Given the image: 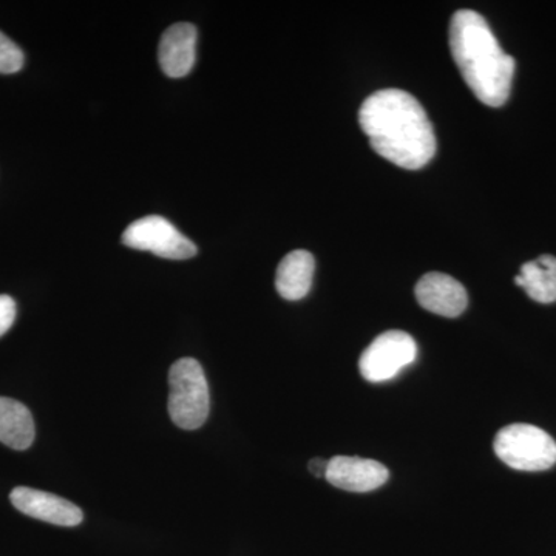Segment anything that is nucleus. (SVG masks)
<instances>
[{"label":"nucleus","instance_id":"obj_4","mask_svg":"<svg viewBox=\"0 0 556 556\" xmlns=\"http://www.w3.org/2000/svg\"><path fill=\"white\" fill-rule=\"evenodd\" d=\"M493 448L506 466L519 471H544L556 464L554 438L529 424L501 428Z\"/></svg>","mask_w":556,"mask_h":556},{"label":"nucleus","instance_id":"obj_9","mask_svg":"<svg viewBox=\"0 0 556 556\" xmlns=\"http://www.w3.org/2000/svg\"><path fill=\"white\" fill-rule=\"evenodd\" d=\"M416 299L424 309L450 318L460 316L468 305L466 288L441 273L427 274L417 281Z\"/></svg>","mask_w":556,"mask_h":556},{"label":"nucleus","instance_id":"obj_6","mask_svg":"<svg viewBox=\"0 0 556 556\" xmlns=\"http://www.w3.org/2000/svg\"><path fill=\"white\" fill-rule=\"evenodd\" d=\"M123 243L169 260H188L197 255L195 244L182 236L169 219L160 215H149L131 223L124 230Z\"/></svg>","mask_w":556,"mask_h":556},{"label":"nucleus","instance_id":"obj_15","mask_svg":"<svg viewBox=\"0 0 556 556\" xmlns=\"http://www.w3.org/2000/svg\"><path fill=\"white\" fill-rule=\"evenodd\" d=\"M16 318V302L10 295H0V338L13 327Z\"/></svg>","mask_w":556,"mask_h":556},{"label":"nucleus","instance_id":"obj_13","mask_svg":"<svg viewBox=\"0 0 556 556\" xmlns=\"http://www.w3.org/2000/svg\"><path fill=\"white\" fill-rule=\"evenodd\" d=\"M515 283L525 289L530 299L538 303L556 302V257L541 255L521 266Z\"/></svg>","mask_w":556,"mask_h":556},{"label":"nucleus","instance_id":"obj_7","mask_svg":"<svg viewBox=\"0 0 556 556\" xmlns=\"http://www.w3.org/2000/svg\"><path fill=\"white\" fill-rule=\"evenodd\" d=\"M11 504L22 511L40 521L62 527H75L84 519L83 510L64 497L30 486H16L10 495Z\"/></svg>","mask_w":556,"mask_h":556},{"label":"nucleus","instance_id":"obj_1","mask_svg":"<svg viewBox=\"0 0 556 556\" xmlns=\"http://www.w3.org/2000/svg\"><path fill=\"white\" fill-rule=\"evenodd\" d=\"M358 124L372 150L402 169H420L437 153V137L427 112L407 91H376L362 104Z\"/></svg>","mask_w":556,"mask_h":556},{"label":"nucleus","instance_id":"obj_3","mask_svg":"<svg viewBox=\"0 0 556 556\" xmlns=\"http://www.w3.org/2000/svg\"><path fill=\"white\" fill-rule=\"evenodd\" d=\"M169 415L182 430L203 427L211 409L204 369L195 358H179L169 371Z\"/></svg>","mask_w":556,"mask_h":556},{"label":"nucleus","instance_id":"obj_11","mask_svg":"<svg viewBox=\"0 0 556 556\" xmlns=\"http://www.w3.org/2000/svg\"><path fill=\"white\" fill-rule=\"evenodd\" d=\"M316 260L308 251H292L278 265L276 288L278 294L289 302L302 300L308 295L313 285Z\"/></svg>","mask_w":556,"mask_h":556},{"label":"nucleus","instance_id":"obj_8","mask_svg":"<svg viewBox=\"0 0 556 556\" xmlns=\"http://www.w3.org/2000/svg\"><path fill=\"white\" fill-rule=\"evenodd\" d=\"M388 468L364 457L334 456L328 460L327 481L346 492L367 493L388 481Z\"/></svg>","mask_w":556,"mask_h":556},{"label":"nucleus","instance_id":"obj_5","mask_svg":"<svg viewBox=\"0 0 556 556\" xmlns=\"http://www.w3.org/2000/svg\"><path fill=\"white\" fill-rule=\"evenodd\" d=\"M416 356L415 339L408 332L393 329L372 340L371 345L362 353L358 369L368 382H387L412 365Z\"/></svg>","mask_w":556,"mask_h":556},{"label":"nucleus","instance_id":"obj_14","mask_svg":"<svg viewBox=\"0 0 556 556\" xmlns=\"http://www.w3.org/2000/svg\"><path fill=\"white\" fill-rule=\"evenodd\" d=\"M24 67V53L13 40L0 31V73L11 75Z\"/></svg>","mask_w":556,"mask_h":556},{"label":"nucleus","instance_id":"obj_10","mask_svg":"<svg viewBox=\"0 0 556 556\" xmlns=\"http://www.w3.org/2000/svg\"><path fill=\"white\" fill-rule=\"evenodd\" d=\"M197 38V28L188 22L172 25L164 31L160 42L159 61L166 76L178 79L189 75L195 64Z\"/></svg>","mask_w":556,"mask_h":556},{"label":"nucleus","instance_id":"obj_2","mask_svg":"<svg viewBox=\"0 0 556 556\" xmlns=\"http://www.w3.org/2000/svg\"><path fill=\"white\" fill-rule=\"evenodd\" d=\"M450 50L468 89L482 104L501 108L510 97L515 60L501 49L484 17L460 10L450 24Z\"/></svg>","mask_w":556,"mask_h":556},{"label":"nucleus","instance_id":"obj_12","mask_svg":"<svg viewBox=\"0 0 556 556\" xmlns=\"http://www.w3.org/2000/svg\"><path fill=\"white\" fill-rule=\"evenodd\" d=\"M35 434L30 409L14 399L0 397V442L13 450H27Z\"/></svg>","mask_w":556,"mask_h":556},{"label":"nucleus","instance_id":"obj_16","mask_svg":"<svg viewBox=\"0 0 556 556\" xmlns=\"http://www.w3.org/2000/svg\"><path fill=\"white\" fill-rule=\"evenodd\" d=\"M328 470V460L321 459V457H316V459L311 460L309 463V471L316 478H325L327 477Z\"/></svg>","mask_w":556,"mask_h":556}]
</instances>
